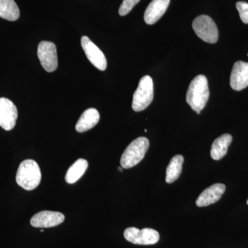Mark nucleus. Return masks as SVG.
Here are the masks:
<instances>
[{
  "label": "nucleus",
  "instance_id": "f257e3e1",
  "mask_svg": "<svg viewBox=\"0 0 248 248\" xmlns=\"http://www.w3.org/2000/svg\"><path fill=\"white\" fill-rule=\"evenodd\" d=\"M210 97L208 79L206 77L198 76L191 81L187 94L186 102L192 110L200 114L208 102Z\"/></svg>",
  "mask_w": 248,
  "mask_h": 248
},
{
  "label": "nucleus",
  "instance_id": "f03ea898",
  "mask_svg": "<svg viewBox=\"0 0 248 248\" xmlns=\"http://www.w3.org/2000/svg\"><path fill=\"white\" fill-rule=\"evenodd\" d=\"M42 173L38 164L32 159L24 160L19 165L16 182L26 190H32L40 185Z\"/></svg>",
  "mask_w": 248,
  "mask_h": 248
},
{
  "label": "nucleus",
  "instance_id": "7ed1b4c3",
  "mask_svg": "<svg viewBox=\"0 0 248 248\" xmlns=\"http://www.w3.org/2000/svg\"><path fill=\"white\" fill-rule=\"evenodd\" d=\"M149 146V140L143 137L137 138L132 141L125 148L121 157L122 167L129 169L138 165L144 158Z\"/></svg>",
  "mask_w": 248,
  "mask_h": 248
},
{
  "label": "nucleus",
  "instance_id": "20e7f679",
  "mask_svg": "<svg viewBox=\"0 0 248 248\" xmlns=\"http://www.w3.org/2000/svg\"><path fill=\"white\" fill-rule=\"evenodd\" d=\"M154 97V86L151 77H143L133 94L132 108L135 112H140L149 107Z\"/></svg>",
  "mask_w": 248,
  "mask_h": 248
},
{
  "label": "nucleus",
  "instance_id": "39448f33",
  "mask_svg": "<svg viewBox=\"0 0 248 248\" xmlns=\"http://www.w3.org/2000/svg\"><path fill=\"white\" fill-rule=\"evenodd\" d=\"M192 28L200 38L207 43H216L218 38V31L211 17L205 15L196 17Z\"/></svg>",
  "mask_w": 248,
  "mask_h": 248
},
{
  "label": "nucleus",
  "instance_id": "423d86ee",
  "mask_svg": "<svg viewBox=\"0 0 248 248\" xmlns=\"http://www.w3.org/2000/svg\"><path fill=\"white\" fill-rule=\"evenodd\" d=\"M37 56L41 65L48 73L56 71L58 66V53L55 44L48 41H42L37 48Z\"/></svg>",
  "mask_w": 248,
  "mask_h": 248
},
{
  "label": "nucleus",
  "instance_id": "0eeeda50",
  "mask_svg": "<svg viewBox=\"0 0 248 248\" xmlns=\"http://www.w3.org/2000/svg\"><path fill=\"white\" fill-rule=\"evenodd\" d=\"M124 235L127 241L136 245H154L159 240V232L151 228L140 230L132 227L125 229Z\"/></svg>",
  "mask_w": 248,
  "mask_h": 248
},
{
  "label": "nucleus",
  "instance_id": "6e6552de",
  "mask_svg": "<svg viewBox=\"0 0 248 248\" xmlns=\"http://www.w3.org/2000/svg\"><path fill=\"white\" fill-rule=\"evenodd\" d=\"M81 44L86 57L93 66L100 71H105L107 68V60L102 50L87 36L81 37Z\"/></svg>",
  "mask_w": 248,
  "mask_h": 248
},
{
  "label": "nucleus",
  "instance_id": "1a4fd4ad",
  "mask_svg": "<svg viewBox=\"0 0 248 248\" xmlns=\"http://www.w3.org/2000/svg\"><path fill=\"white\" fill-rule=\"evenodd\" d=\"M17 109L14 102L7 98H0V126L6 131L16 126Z\"/></svg>",
  "mask_w": 248,
  "mask_h": 248
},
{
  "label": "nucleus",
  "instance_id": "9d476101",
  "mask_svg": "<svg viewBox=\"0 0 248 248\" xmlns=\"http://www.w3.org/2000/svg\"><path fill=\"white\" fill-rule=\"evenodd\" d=\"M65 217L59 212L42 211L31 218V224L35 228H51L61 224Z\"/></svg>",
  "mask_w": 248,
  "mask_h": 248
},
{
  "label": "nucleus",
  "instance_id": "9b49d317",
  "mask_svg": "<svg viewBox=\"0 0 248 248\" xmlns=\"http://www.w3.org/2000/svg\"><path fill=\"white\" fill-rule=\"evenodd\" d=\"M231 86L240 91L248 86V63L238 61L234 63L231 76Z\"/></svg>",
  "mask_w": 248,
  "mask_h": 248
},
{
  "label": "nucleus",
  "instance_id": "f8f14e48",
  "mask_svg": "<svg viewBox=\"0 0 248 248\" xmlns=\"http://www.w3.org/2000/svg\"><path fill=\"white\" fill-rule=\"evenodd\" d=\"M226 188V186L222 184H215L210 186L199 196L196 201V205L198 207H206L216 203L221 198Z\"/></svg>",
  "mask_w": 248,
  "mask_h": 248
},
{
  "label": "nucleus",
  "instance_id": "ddd939ff",
  "mask_svg": "<svg viewBox=\"0 0 248 248\" xmlns=\"http://www.w3.org/2000/svg\"><path fill=\"white\" fill-rule=\"evenodd\" d=\"M170 1V0H153L145 11L144 20L146 24L152 25L157 22L169 8Z\"/></svg>",
  "mask_w": 248,
  "mask_h": 248
},
{
  "label": "nucleus",
  "instance_id": "4468645a",
  "mask_svg": "<svg viewBox=\"0 0 248 248\" xmlns=\"http://www.w3.org/2000/svg\"><path fill=\"white\" fill-rule=\"evenodd\" d=\"M100 115L95 108H89L83 112L78 123L76 129L78 133H84L91 130L99 123Z\"/></svg>",
  "mask_w": 248,
  "mask_h": 248
},
{
  "label": "nucleus",
  "instance_id": "2eb2a0df",
  "mask_svg": "<svg viewBox=\"0 0 248 248\" xmlns=\"http://www.w3.org/2000/svg\"><path fill=\"white\" fill-rule=\"evenodd\" d=\"M232 141V137L230 134H224L215 140L211 147V157L217 161L221 159L228 153Z\"/></svg>",
  "mask_w": 248,
  "mask_h": 248
},
{
  "label": "nucleus",
  "instance_id": "dca6fc26",
  "mask_svg": "<svg viewBox=\"0 0 248 248\" xmlns=\"http://www.w3.org/2000/svg\"><path fill=\"white\" fill-rule=\"evenodd\" d=\"M184 158L182 155L173 156L166 169V182L172 184L180 177L183 169Z\"/></svg>",
  "mask_w": 248,
  "mask_h": 248
},
{
  "label": "nucleus",
  "instance_id": "f3484780",
  "mask_svg": "<svg viewBox=\"0 0 248 248\" xmlns=\"http://www.w3.org/2000/svg\"><path fill=\"white\" fill-rule=\"evenodd\" d=\"M88 166H89V163L86 159L77 160L67 171L66 177H65L66 182L70 184H75L78 182L80 178L84 175L88 169Z\"/></svg>",
  "mask_w": 248,
  "mask_h": 248
},
{
  "label": "nucleus",
  "instance_id": "a211bd4d",
  "mask_svg": "<svg viewBox=\"0 0 248 248\" xmlns=\"http://www.w3.org/2000/svg\"><path fill=\"white\" fill-rule=\"evenodd\" d=\"M20 16L19 7L15 0H0V17L6 20H17Z\"/></svg>",
  "mask_w": 248,
  "mask_h": 248
},
{
  "label": "nucleus",
  "instance_id": "6ab92c4d",
  "mask_svg": "<svg viewBox=\"0 0 248 248\" xmlns=\"http://www.w3.org/2000/svg\"><path fill=\"white\" fill-rule=\"evenodd\" d=\"M140 1V0H124L119 9V14L121 16H126Z\"/></svg>",
  "mask_w": 248,
  "mask_h": 248
},
{
  "label": "nucleus",
  "instance_id": "aec40b11",
  "mask_svg": "<svg viewBox=\"0 0 248 248\" xmlns=\"http://www.w3.org/2000/svg\"><path fill=\"white\" fill-rule=\"evenodd\" d=\"M236 6L239 11L241 21L244 24H248V3L246 1H239L236 3Z\"/></svg>",
  "mask_w": 248,
  "mask_h": 248
},
{
  "label": "nucleus",
  "instance_id": "412c9836",
  "mask_svg": "<svg viewBox=\"0 0 248 248\" xmlns=\"http://www.w3.org/2000/svg\"><path fill=\"white\" fill-rule=\"evenodd\" d=\"M118 170L120 171V172H122V171H123V168H122V167H119L118 168Z\"/></svg>",
  "mask_w": 248,
  "mask_h": 248
},
{
  "label": "nucleus",
  "instance_id": "4be33fe9",
  "mask_svg": "<svg viewBox=\"0 0 248 248\" xmlns=\"http://www.w3.org/2000/svg\"><path fill=\"white\" fill-rule=\"evenodd\" d=\"M247 204H248V201H247Z\"/></svg>",
  "mask_w": 248,
  "mask_h": 248
}]
</instances>
